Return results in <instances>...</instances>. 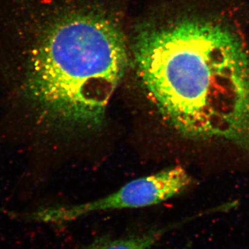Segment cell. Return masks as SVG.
Instances as JSON below:
<instances>
[{
    "label": "cell",
    "mask_w": 249,
    "mask_h": 249,
    "mask_svg": "<svg viewBox=\"0 0 249 249\" xmlns=\"http://www.w3.org/2000/svg\"><path fill=\"white\" fill-rule=\"evenodd\" d=\"M174 227L150 228L119 237L102 236L80 249H150Z\"/></svg>",
    "instance_id": "obj_4"
},
{
    "label": "cell",
    "mask_w": 249,
    "mask_h": 249,
    "mask_svg": "<svg viewBox=\"0 0 249 249\" xmlns=\"http://www.w3.org/2000/svg\"><path fill=\"white\" fill-rule=\"evenodd\" d=\"M136 58L172 127L188 138L228 141L249 155V56L235 34L186 19L145 33Z\"/></svg>",
    "instance_id": "obj_1"
},
{
    "label": "cell",
    "mask_w": 249,
    "mask_h": 249,
    "mask_svg": "<svg viewBox=\"0 0 249 249\" xmlns=\"http://www.w3.org/2000/svg\"><path fill=\"white\" fill-rule=\"evenodd\" d=\"M127 62L122 34L113 23L89 16L68 18L40 47L28 82V99L39 119L50 125L98 127Z\"/></svg>",
    "instance_id": "obj_2"
},
{
    "label": "cell",
    "mask_w": 249,
    "mask_h": 249,
    "mask_svg": "<svg viewBox=\"0 0 249 249\" xmlns=\"http://www.w3.org/2000/svg\"><path fill=\"white\" fill-rule=\"evenodd\" d=\"M190 183L191 178L181 167L167 168L130 181L101 199L81 204L41 210L33 214V217L42 222L63 223L101 211L147 207L178 196Z\"/></svg>",
    "instance_id": "obj_3"
}]
</instances>
